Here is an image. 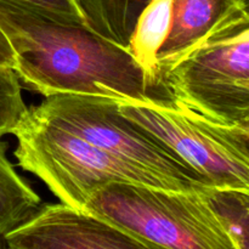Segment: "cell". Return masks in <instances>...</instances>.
Wrapping results in <instances>:
<instances>
[{
	"label": "cell",
	"mask_w": 249,
	"mask_h": 249,
	"mask_svg": "<svg viewBox=\"0 0 249 249\" xmlns=\"http://www.w3.org/2000/svg\"><path fill=\"white\" fill-rule=\"evenodd\" d=\"M0 28L15 51L19 80L45 97L80 94L175 102L165 80L148 74L128 46L88 23L21 0H0Z\"/></svg>",
	"instance_id": "obj_1"
},
{
	"label": "cell",
	"mask_w": 249,
	"mask_h": 249,
	"mask_svg": "<svg viewBox=\"0 0 249 249\" xmlns=\"http://www.w3.org/2000/svg\"><path fill=\"white\" fill-rule=\"evenodd\" d=\"M209 191L111 182L90 196L84 211L150 248L237 249L235 238L209 199Z\"/></svg>",
	"instance_id": "obj_2"
},
{
	"label": "cell",
	"mask_w": 249,
	"mask_h": 249,
	"mask_svg": "<svg viewBox=\"0 0 249 249\" xmlns=\"http://www.w3.org/2000/svg\"><path fill=\"white\" fill-rule=\"evenodd\" d=\"M11 134L17 140L14 155L19 167L38 177L61 202L79 211L96 190L111 182L178 190L158 173L88 142L33 107Z\"/></svg>",
	"instance_id": "obj_3"
},
{
	"label": "cell",
	"mask_w": 249,
	"mask_h": 249,
	"mask_svg": "<svg viewBox=\"0 0 249 249\" xmlns=\"http://www.w3.org/2000/svg\"><path fill=\"white\" fill-rule=\"evenodd\" d=\"M33 109L88 142L158 173L180 191L215 190L206 177L172 148L126 118L119 111L117 99L61 94L46 97Z\"/></svg>",
	"instance_id": "obj_4"
},
{
	"label": "cell",
	"mask_w": 249,
	"mask_h": 249,
	"mask_svg": "<svg viewBox=\"0 0 249 249\" xmlns=\"http://www.w3.org/2000/svg\"><path fill=\"white\" fill-rule=\"evenodd\" d=\"M177 104L214 123L249 117V22L204 44L163 73Z\"/></svg>",
	"instance_id": "obj_5"
},
{
	"label": "cell",
	"mask_w": 249,
	"mask_h": 249,
	"mask_svg": "<svg viewBox=\"0 0 249 249\" xmlns=\"http://www.w3.org/2000/svg\"><path fill=\"white\" fill-rule=\"evenodd\" d=\"M118 108L206 177L215 190L249 186V158L214 122L177 102L118 100Z\"/></svg>",
	"instance_id": "obj_6"
},
{
	"label": "cell",
	"mask_w": 249,
	"mask_h": 249,
	"mask_svg": "<svg viewBox=\"0 0 249 249\" xmlns=\"http://www.w3.org/2000/svg\"><path fill=\"white\" fill-rule=\"evenodd\" d=\"M14 249H145V242L122 229L68 204H45L2 235Z\"/></svg>",
	"instance_id": "obj_7"
},
{
	"label": "cell",
	"mask_w": 249,
	"mask_h": 249,
	"mask_svg": "<svg viewBox=\"0 0 249 249\" xmlns=\"http://www.w3.org/2000/svg\"><path fill=\"white\" fill-rule=\"evenodd\" d=\"M247 22L242 0H173L170 31L157 56L162 75L204 44Z\"/></svg>",
	"instance_id": "obj_8"
},
{
	"label": "cell",
	"mask_w": 249,
	"mask_h": 249,
	"mask_svg": "<svg viewBox=\"0 0 249 249\" xmlns=\"http://www.w3.org/2000/svg\"><path fill=\"white\" fill-rule=\"evenodd\" d=\"M173 0H151L136 21L128 49L146 72L164 79L158 67L157 56L172 24Z\"/></svg>",
	"instance_id": "obj_9"
},
{
	"label": "cell",
	"mask_w": 249,
	"mask_h": 249,
	"mask_svg": "<svg viewBox=\"0 0 249 249\" xmlns=\"http://www.w3.org/2000/svg\"><path fill=\"white\" fill-rule=\"evenodd\" d=\"M151 0H80L88 24L101 36L128 46L136 21Z\"/></svg>",
	"instance_id": "obj_10"
},
{
	"label": "cell",
	"mask_w": 249,
	"mask_h": 249,
	"mask_svg": "<svg viewBox=\"0 0 249 249\" xmlns=\"http://www.w3.org/2000/svg\"><path fill=\"white\" fill-rule=\"evenodd\" d=\"M40 197L22 179L9 160L0 162V235L26 221L39 208Z\"/></svg>",
	"instance_id": "obj_11"
},
{
	"label": "cell",
	"mask_w": 249,
	"mask_h": 249,
	"mask_svg": "<svg viewBox=\"0 0 249 249\" xmlns=\"http://www.w3.org/2000/svg\"><path fill=\"white\" fill-rule=\"evenodd\" d=\"M208 197L235 238L237 249H249V186L211 190Z\"/></svg>",
	"instance_id": "obj_12"
},
{
	"label": "cell",
	"mask_w": 249,
	"mask_h": 249,
	"mask_svg": "<svg viewBox=\"0 0 249 249\" xmlns=\"http://www.w3.org/2000/svg\"><path fill=\"white\" fill-rule=\"evenodd\" d=\"M19 82L14 68L0 66V138L11 134L28 109Z\"/></svg>",
	"instance_id": "obj_13"
},
{
	"label": "cell",
	"mask_w": 249,
	"mask_h": 249,
	"mask_svg": "<svg viewBox=\"0 0 249 249\" xmlns=\"http://www.w3.org/2000/svg\"><path fill=\"white\" fill-rule=\"evenodd\" d=\"M21 1L28 2L51 14L60 15L80 23H88L87 15L83 10L80 0H21Z\"/></svg>",
	"instance_id": "obj_14"
},
{
	"label": "cell",
	"mask_w": 249,
	"mask_h": 249,
	"mask_svg": "<svg viewBox=\"0 0 249 249\" xmlns=\"http://www.w3.org/2000/svg\"><path fill=\"white\" fill-rule=\"evenodd\" d=\"M219 128L223 130V133L235 143L238 150L249 158V118L243 119L238 123L232 125H224L219 124Z\"/></svg>",
	"instance_id": "obj_15"
},
{
	"label": "cell",
	"mask_w": 249,
	"mask_h": 249,
	"mask_svg": "<svg viewBox=\"0 0 249 249\" xmlns=\"http://www.w3.org/2000/svg\"><path fill=\"white\" fill-rule=\"evenodd\" d=\"M15 65H16L15 51L9 39L0 28V66H7V67L14 68Z\"/></svg>",
	"instance_id": "obj_16"
},
{
	"label": "cell",
	"mask_w": 249,
	"mask_h": 249,
	"mask_svg": "<svg viewBox=\"0 0 249 249\" xmlns=\"http://www.w3.org/2000/svg\"><path fill=\"white\" fill-rule=\"evenodd\" d=\"M7 160L6 157V145L1 141V138H0V162L1 160Z\"/></svg>",
	"instance_id": "obj_17"
},
{
	"label": "cell",
	"mask_w": 249,
	"mask_h": 249,
	"mask_svg": "<svg viewBox=\"0 0 249 249\" xmlns=\"http://www.w3.org/2000/svg\"><path fill=\"white\" fill-rule=\"evenodd\" d=\"M242 5H243V9H245L246 14H247L249 17V0H242Z\"/></svg>",
	"instance_id": "obj_18"
},
{
	"label": "cell",
	"mask_w": 249,
	"mask_h": 249,
	"mask_svg": "<svg viewBox=\"0 0 249 249\" xmlns=\"http://www.w3.org/2000/svg\"><path fill=\"white\" fill-rule=\"evenodd\" d=\"M246 88H247V89H249V83H247V85H246Z\"/></svg>",
	"instance_id": "obj_19"
},
{
	"label": "cell",
	"mask_w": 249,
	"mask_h": 249,
	"mask_svg": "<svg viewBox=\"0 0 249 249\" xmlns=\"http://www.w3.org/2000/svg\"><path fill=\"white\" fill-rule=\"evenodd\" d=\"M248 118H249V117H248Z\"/></svg>",
	"instance_id": "obj_20"
}]
</instances>
